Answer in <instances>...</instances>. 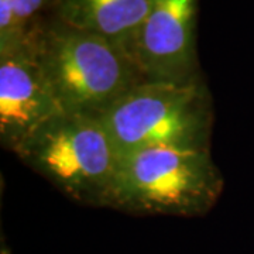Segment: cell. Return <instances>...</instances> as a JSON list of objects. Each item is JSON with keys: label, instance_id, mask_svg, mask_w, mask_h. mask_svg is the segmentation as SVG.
<instances>
[{"label": "cell", "instance_id": "obj_5", "mask_svg": "<svg viewBox=\"0 0 254 254\" xmlns=\"http://www.w3.org/2000/svg\"><path fill=\"white\" fill-rule=\"evenodd\" d=\"M196 21L198 0H153L131 51L145 81L190 82L200 78Z\"/></svg>", "mask_w": 254, "mask_h": 254}, {"label": "cell", "instance_id": "obj_7", "mask_svg": "<svg viewBox=\"0 0 254 254\" xmlns=\"http://www.w3.org/2000/svg\"><path fill=\"white\" fill-rule=\"evenodd\" d=\"M151 4L153 0H54L50 11L69 26L108 38L131 57Z\"/></svg>", "mask_w": 254, "mask_h": 254}, {"label": "cell", "instance_id": "obj_4", "mask_svg": "<svg viewBox=\"0 0 254 254\" xmlns=\"http://www.w3.org/2000/svg\"><path fill=\"white\" fill-rule=\"evenodd\" d=\"M14 153L68 198L109 208L120 157L100 119L60 113Z\"/></svg>", "mask_w": 254, "mask_h": 254}, {"label": "cell", "instance_id": "obj_2", "mask_svg": "<svg viewBox=\"0 0 254 254\" xmlns=\"http://www.w3.org/2000/svg\"><path fill=\"white\" fill-rule=\"evenodd\" d=\"M222 190L223 178L209 148L153 147L120 157L109 208L199 216L213 208Z\"/></svg>", "mask_w": 254, "mask_h": 254}, {"label": "cell", "instance_id": "obj_6", "mask_svg": "<svg viewBox=\"0 0 254 254\" xmlns=\"http://www.w3.org/2000/svg\"><path fill=\"white\" fill-rule=\"evenodd\" d=\"M63 113L41 72L30 36L0 54V143L16 151L36 128Z\"/></svg>", "mask_w": 254, "mask_h": 254}, {"label": "cell", "instance_id": "obj_8", "mask_svg": "<svg viewBox=\"0 0 254 254\" xmlns=\"http://www.w3.org/2000/svg\"><path fill=\"white\" fill-rule=\"evenodd\" d=\"M10 6L18 24L30 31L44 13H50L54 0H4Z\"/></svg>", "mask_w": 254, "mask_h": 254}, {"label": "cell", "instance_id": "obj_3", "mask_svg": "<svg viewBox=\"0 0 254 254\" xmlns=\"http://www.w3.org/2000/svg\"><path fill=\"white\" fill-rule=\"evenodd\" d=\"M119 157L153 147L209 148L213 108L202 76L141 82L102 118Z\"/></svg>", "mask_w": 254, "mask_h": 254}, {"label": "cell", "instance_id": "obj_1", "mask_svg": "<svg viewBox=\"0 0 254 254\" xmlns=\"http://www.w3.org/2000/svg\"><path fill=\"white\" fill-rule=\"evenodd\" d=\"M30 43L63 113L100 119L127 92L145 82L122 48L64 23L51 11L33 26Z\"/></svg>", "mask_w": 254, "mask_h": 254}]
</instances>
